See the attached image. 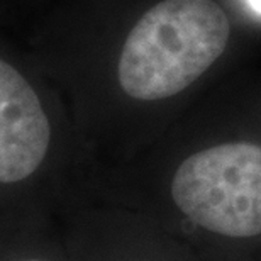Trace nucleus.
Segmentation results:
<instances>
[{
    "mask_svg": "<svg viewBox=\"0 0 261 261\" xmlns=\"http://www.w3.org/2000/svg\"><path fill=\"white\" fill-rule=\"evenodd\" d=\"M231 25L212 0H163L138 20L124 43L117 75L134 100L178 95L221 58Z\"/></svg>",
    "mask_w": 261,
    "mask_h": 261,
    "instance_id": "nucleus-1",
    "label": "nucleus"
},
{
    "mask_svg": "<svg viewBox=\"0 0 261 261\" xmlns=\"http://www.w3.org/2000/svg\"><path fill=\"white\" fill-rule=\"evenodd\" d=\"M56 221L71 261H202L146 214L114 200H66Z\"/></svg>",
    "mask_w": 261,
    "mask_h": 261,
    "instance_id": "nucleus-2",
    "label": "nucleus"
},
{
    "mask_svg": "<svg viewBox=\"0 0 261 261\" xmlns=\"http://www.w3.org/2000/svg\"><path fill=\"white\" fill-rule=\"evenodd\" d=\"M53 143V124L38 93L12 65L0 61V184L4 195H19L2 217L48 166Z\"/></svg>",
    "mask_w": 261,
    "mask_h": 261,
    "instance_id": "nucleus-3",
    "label": "nucleus"
},
{
    "mask_svg": "<svg viewBox=\"0 0 261 261\" xmlns=\"http://www.w3.org/2000/svg\"><path fill=\"white\" fill-rule=\"evenodd\" d=\"M0 261H71L56 217L0 227Z\"/></svg>",
    "mask_w": 261,
    "mask_h": 261,
    "instance_id": "nucleus-4",
    "label": "nucleus"
},
{
    "mask_svg": "<svg viewBox=\"0 0 261 261\" xmlns=\"http://www.w3.org/2000/svg\"><path fill=\"white\" fill-rule=\"evenodd\" d=\"M248 4H249V7L254 10V12L261 14V0H248Z\"/></svg>",
    "mask_w": 261,
    "mask_h": 261,
    "instance_id": "nucleus-5",
    "label": "nucleus"
}]
</instances>
